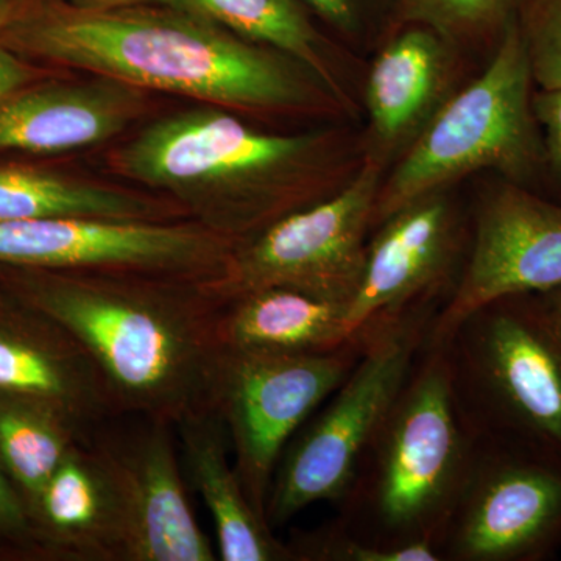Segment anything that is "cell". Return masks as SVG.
I'll use <instances>...</instances> for the list:
<instances>
[{"instance_id":"cell-17","label":"cell","mask_w":561,"mask_h":561,"mask_svg":"<svg viewBox=\"0 0 561 561\" xmlns=\"http://www.w3.org/2000/svg\"><path fill=\"white\" fill-rule=\"evenodd\" d=\"M31 512L69 560L127 561L119 485L99 443L83 440L70 448Z\"/></svg>"},{"instance_id":"cell-5","label":"cell","mask_w":561,"mask_h":561,"mask_svg":"<svg viewBox=\"0 0 561 561\" xmlns=\"http://www.w3.org/2000/svg\"><path fill=\"white\" fill-rule=\"evenodd\" d=\"M531 83L526 47L512 20L486 69L454 92L411 150L386 172L373 227L471 173L494 171L513 183L529 175L542 153Z\"/></svg>"},{"instance_id":"cell-32","label":"cell","mask_w":561,"mask_h":561,"mask_svg":"<svg viewBox=\"0 0 561 561\" xmlns=\"http://www.w3.org/2000/svg\"><path fill=\"white\" fill-rule=\"evenodd\" d=\"M83 9H111V7L133 5V3H165L175 5V0H76Z\"/></svg>"},{"instance_id":"cell-12","label":"cell","mask_w":561,"mask_h":561,"mask_svg":"<svg viewBox=\"0 0 561 561\" xmlns=\"http://www.w3.org/2000/svg\"><path fill=\"white\" fill-rule=\"evenodd\" d=\"M561 286V206L504 181L482 195L467 264L435 319L432 346H446L472 313L516 295Z\"/></svg>"},{"instance_id":"cell-15","label":"cell","mask_w":561,"mask_h":561,"mask_svg":"<svg viewBox=\"0 0 561 561\" xmlns=\"http://www.w3.org/2000/svg\"><path fill=\"white\" fill-rule=\"evenodd\" d=\"M173 427L147 420L130 440L101 443L119 485L127 561L216 560L187 500Z\"/></svg>"},{"instance_id":"cell-10","label":"cell","mask_w":561,"mask_h":561,"mask_svg":"<svg viewBox=\"0 0 561 561\" xmlns=\"http://www.w3.org/2000/svg\"><path fill=\"white\" fill-rule=\"evenodd\" d=\"M234 243L197 221L39 217L0 224V264L41 271L130 272L213 283Z\"/></svg>"},{"instance_id":"cell-8","label":"cell","mask_w":561,"mask_h":561,"mask_svg":"<svg viewBox=\"0 0 561 561\" xmlns=\"http://www.w3.org/2000/svg\"><path fill=\"white\" fill-rule=\"evenodd\" d=\"M453 341L463 343V367L478 393L479 437L561 454V346L530 295L490 302Z\"/></svg>"},{"instance_id":"cell-3","label":"cell","mask_w":561,"mask_h":561,"mask_svg":"<svg viewBox=\"0 0 561 561\" xmlns=\"http://www.w3.org/2000/svg\"><path fill=\"white\" fill-rule=\"evenodd\" d=\"M350 127L278 135L221 106L151 122L113 158L125 179L162 191L236 247L295 210L337 194L364 165Z\"/></svg>"},{"instance_id":"cell-19","label":"cell","mask_w":561,"mask_h":561,"mask_svg":"<svg viewBox=\"0 0 561 561\" xmlns=\"http://www.w3.org/2000/svg\"><path fill=\"white\" fill-rule=\"evenodd\" d=\"M346 302L289 287L247 291L220 308L225 348L271 353H330L350 345Z\"/></svg>"},{"instance_id":"cell-29","label":"cell","mask_w":561,"mask_h":561,"mask_svg":"<svg viewBox=\"0 0 561 561\" xmlns=\"http://www.w3.org/2000/svg\"><path fill=\"white\" fill-rule=\"evenodd\" d=\"M0 530L10 535L28 530V513L21 494L14 491L0 468Z\"/></svg>"},{"instance_id":"cell-14","label":"cell","mask_w":561,"mask_h":561,"mask_svg":"<svg viewBox=\"0 0 561 561\" xmlns=\"http://www.w3.org/2000/svg\"><path fill=\"white\" fill-rule=\"evenodd\" d=\"M459 49L423 25H402L376 50L362 83L365 160L389 171L457 91Z\"/></svg>"},{"instance_id":"cell-23","label":"cell","mask_w":561,"mask_h":561,"mask_svg":"<svg viewBox=\"0 0 561 561\" xmlns=\"http://www.w3.org/2000/svg\"><path fill=\"white\" fill-rule=\"evenodd\" d=\"M519 0H400L397 25H423L453 44L472 47L504 32Z\"/></svg>"},{"instance_id":"cell-1","label":"cell","mask_w":561,"mask_h":561,"mask_svg":"<svg viewBox=\"0 0 561 561\" xmlns=\"http://www.w3.org/2000/svg\"><path fill=\"white\" fill-rule=\"evenodd\" d=\"M0 39L18 54L136 90L171 92L231 111L348 117L300 61L183 7L83 9L38 2L0 28Z\"/></svg>"},{"instance_id":"cell-4","label":"cell","mask_w":561,"mask_h":561,"mask_svg":"<svg viewBox=\"0 0 561 561\" xmlns=\"http://www.w3.org/2000/svg\"><path fill=\"white\" fill-rule=\"evenodd\" d=\"M434 351L400 397L368 449L365 490L375 542L437 541L470 474L471 421L461 405L446 346Z\"/></svg>"},{"instance_id":"cell-2","label":"cell","mask_w":561,"mask_h":561,"mask_svg":"<svg viewBox=\"0 0 561 561\" xmlns=\"http://www.w3.org/2000/svg\"><path fill=\"white\" fill-rule=\"evenodd\" d=\"M14 268L11 294L68 331L101 375L114 415L176 426L216 411L220 302L202 283L130 272Z\"/></svg>"},{"instance_id":"cell-28","label":"cell","mask_w":561,"mask_h":561,"mask_svg":"<svg viewBox=\"0 0 561 561\" xmlns=\"http://www.w3.org/2000/svg\"><path fill=\"white\" fill-rule=\"evenodd\" d=\"M35 70L21 58V54L0 39V101L21 88L32 84Z\"/></svg>"},{"instance_id":"cell-9","label":"cell","mask_w":561,"mask_h":561,"mask_svg":"<svg viewBox=\"0 0 561 561\" xmlns=\"http://www.w3.org/2000/svg\"><path fill=\"white\" fill-rule=\"evenodd\" d=\"M357 346L362 343L330 353L225 348L216 412L228 432L247 496L265 522L273 476L286 443L348 376Z\"/></svg>"},{"instance_id":"cell-20","label":"cell","mask_w":561,"mask_h":561,"mask_svg":"<svg viewBox=\"0 0 561 561\" xmlns=\"http://www.w3.org/2000/svg\"><path fill=\"white\" fill-rule=\"evenodd\" d=\"M175 7L197 11L242 38L300 61L323 81L351 121L359 117L350 62L313 27L300 0H175Z\"/></svg>"},{"instance_id":"cell-26","label":"cell","mask_w":561,"mask_h":561,"mask_svg":"<svg viewBox=\"0 0 561 561\" xmlns=\"http://www.w3.org/2000/svg\"><path fill=\"white\" fill-rule=\"evenodd\" d=\"M291 560L331 561H437V542L419 540L386 545L354 537L348 531L311 535L289 548Z\"/></svg>"},{"instance_id":"cell-6","label":"cell","mask_w":561,"mask_h":561,"mask_svg":"<svg viewBox=\"0 0 561 561\" xmlns=\"http://www.w3.org/2000/svg\"><path fill=\"white\" fill-rule=\"evenodd\" d=\"M421 341V319L408 316L378 328L364 341V356L337 394L291 443L273 476L265 518L280 526L320 501L350 493L362 459L411 376Z\"/></svg>"},{"instance_id":"cell-22","label":"cell","mask_w":561,"mask_h":561,"mask_svg":"<svg viewBox=\"0 0 561 561\" xmlns=\"http://www.w3.org/2000/svg\"><path fill=\"white\" fill-rule=\"evenodd\" d=\"M90 435L44 402L0 393V461L31 511L66 454Z\"/></svg>"},{"instance_id":"cell-31","label":"cell","mask_w":561,"mask_h":561,"mask_svg":"<svg viewBox=\"0 0 561 561\" xmlns=\"http://www.w3.org/2000/svg\"><path fill=\"white\" fill-rule=\"evenodd\" d=\"M36 3L38 0H0V28L21 20Z\"/></svg>"},{"instance_id":"cell-7","label":"cell","mask_w":561,"mask_h":561,"mask_svg":"<svg viewBox=\"0 0 561 561\" xmlns=\"http://www.w3.org/2000/svg\"><path fill=\"white\" fill-rule=\"evenodd\" d=\"M386 169L364 160L343 190L295 210L232 250L219 279L202 284L220 305L264 287H289L346 302L359 289L367 234Z\"/></svg>"},{"instance_id":"cell-16","label":"cell","mask_w":561,"mask_h":561,"mask_svg":"<svg viewBox=\"0 0 561 561\" xmlns=\"http://www.w3.org/2000/svg\"><path fill=\"white\" fill-rule=\"evenodd\" d=\"M142 108V91L103 77L27 84L0 101V151L54 154L99 146L121 135Z\"/></svg>"},{"instance_id":"cell-24","label":"cell","mask_w":561,"mask_h":561,"mask_svg":"<svg viewBox=\"0 0 561 561\" xmlns=\"http://www.w3.org/2000/svg\"><path fill=\"white\" fill-rule=\"evenodd\" d=\"M356 54L378 50L398 31L400 0H300Z\"/></svg>"},{"instance_id":"cell-13","label":"cell","mask_w":561,"mask_h":561,"mask_svg":"<svg viewBox=\"0 0 561 561\" xmlns=\"http://www.w3.org/2000/svg\"><path fill=\"white\" fill-rule=\"evenodd\" d=\"M448 191L416 198L378 225L346 312L350 341L362 343L378 328L404 319L411 306L426 300L451 275L461 220Z\"/></svg>"},{"instance_id":"cell-18","label":"cell","mask_w":561,"mask_h":561,"mask_svg":"<svg viewBox=\"0 0 561 561\" xmlns=\"http://www.w3.org/2000/svg\"><path fill=\"white\" fill-rule=\"evenodd\" d=\"M181 453L194 489L216 529L224 561L291 560L289 548L272 535L271 524L254 511L230 461V438L219 413H198L176 424Z\"/></svg>"},{"instance_id":"cell-25","label":"cell","mask_w":561,"mask_h":561,"mask_svg":"<svg viewBox=\"0 0 561 561\" xmlns=\"http://www.w3.org/2000/svg\"><path fill=\"white\" fill-rule=\"evenodd\" d=\"M516 21L538 91H561V0H519Z\"/></svg>"},{"instance_id":"cell-27","label":"cell","mask_w":561,"mask_h":561,"mask_svg":"<svg viewBox=\"0 0 561 561\" xmlns=\"http://www.w3.org/2000/svg\"><path fill=\"white\" fill-rule=\"evenodd\" d=\"M531 106L545 131L549 153L561 171V91L535 92Z\"/></svg>"},{"instance_id":"cell-11","label":"cell","mask_w":561,"mask_h":561,"mask_svg":"<svg viewBox=\"0 0 561 561\" xmlns=\"http://www.w3.org/2000/svg\"><path fill=\"white\" fill-rule=\"evenodd\" d=\"M445 534L461 561H541L561 548V454L479 437Z\"/></svg>"},{"instance_id":"cell-21","label":"cell","mask_w":561,"mask_h":561,"mask_svg":"<svg viewBox=\"0 0 561 561\" xmlns=\"http://www.w3.org/2000/svg\"><path fill=\"white\" fill-rule=\"evenodd\" d=\"M175 208L108 184L25 165L0 168V224L39 217L169 221Z\"/></svg>"},{"instance_id":"cell-30","label":"cell","mask_w":561,"mask_h":561,"mask_svg":"<svg viewBox=\"0 0 561 561\" xmlns=\"http://www.w3.org/2000/svg\"><path fill=\"white\" fill-rule=\"evenodd\" d=\"M530 298L546 327L561 346V286L541 294H531Z\"/></svg>"}]
</instances>
